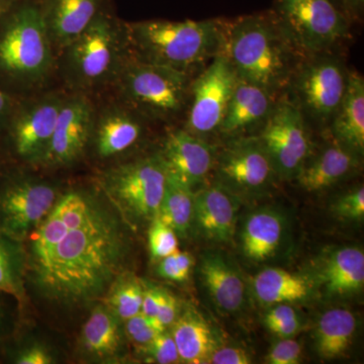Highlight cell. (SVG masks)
Listing matches in <instances>:
<instances>
[{"label": "cell", "mask_w": 364, "mask_h": 364, "mask_svg": "<svg viewBox=\"0 0 364 364\" xmlns=\"http://www.w3.org/2000/svg\"><path fill=\"white\" fill-rule=\"evenodd\" d=\"M26 280L41 298L74 308L105 296L124 272L130 242L124 220L104 196L60 191L54 207L23 242Z\"/></svg>", "instance_id": "cell-1"}, {"label": "cell", "mask_w": 364, "mask_h": 364, "mask_svg": "<svg viewBox=\"0 0 364 364\" xmlns=\"http://www.w3.org/2000/svg\"><path fill=\"white\" fill-rule=\"evenodd\" d=\"M222 54L238 78L279 97L306 58L273 11L227 20Z\"/></svg>", "instance_id": "cell-2"}, {"label": "cell", "mask_w": 364, "mask_h": 364, "mask_svg": "<svg viewBox=\"0 0 364 364\" xmlns=\"http://www.w3.org/2000/svg\"><path fill=\"white\" fill-rule=\"evenodd\" d=\"M56 63L40 1L18 0L0 18V88L18 98L42 92Z\"/></svg>", "instance_id": "cell-3"}, {"label": "cell", "mask_w": 364, "mask_h": 364, "mask_svg": "<svg viewBox=\"0 0 364 364\" xmlns=\"http://www.w3.org/2000/svg\"><path fill=\"white\" fill-rule=\"evenodd\" d=\"M227 20L126 21L132 56L196 76L222 54Z\"/></svg>", "instance_id": "cell-4"}, {"label": "cell", "mask_w": 364, "mask_h": 364, "mask_svg": "<svg viewBox=\"0 0 364 364\" xmlns=\"http://www.w3.org/2000/svg\"><path fill=\"white\" fill-rule=\"evenodd\" d=\"M132 58L126 21L107 7L90 26L57 55L56 73L71 93L112 88Z\"/></svg>", "instance_id": "cell-5"}, {"label": "cell", "mask_w": 364, "mask_h": 364, "mask_svg": "<svg viewBox=\"0 0 364 364\" xmlns=\"http://www.w3.org/2000/svg\"><path fill=\"white\" fill-rule=\"evenodd\" d=\"M193 77L132 56L112 88L117 100L149 123H169L186 114Z\"/></svg>", "instance_id": "cell-6"}, {"label": "cell", "mask_w": 364, "mask_h": 364, "mask_svg": "<svg viewBox=\"0 0 364 364\" xmlns=\"http://www.w3.org/2000/svg\"><path fill=\"white\" fill-rule=\"evenodd\" d=\"M167 172L159 154L117 163L100 172V193L124 222H151L161 205Z\"/></svg>", "instance_id": "cell-7"}, {"label": "cell", "mask_w": 364, "mask_h": 364, "mask_svg": "<svg viewBox=\"0 0 364 364\" xmlns=\"http://www.w3.org/2000/svg\"><path fill=\"white\" fill-rule=\"evenodd\" d=\"M305 57L328 53L349 35V21L332 0H274L272 9Z\"/></svg>", "instance_id": "cell-8"}, {"label": "cell", "mask_w": 364, "mask_h": 364, "mask_svg": "<svg viewBox=\"0 0 364 364\" xmlns=\"http://www.w3.org/2000/svg\"><path fill=\"white\" fill-rule=\"evenodd\" d=\"M66 95L49 91L18 100L2 133L16 159L42 166Z\"/></svg>", "instance_id": "cell-9"}, {"label": "cell", "mask_w": 364, "mask_h": 364, "mask_svg": "<svg viewBox=\"0 0 364 364\" xmlns=\"http://www.w3.org/2000/svg\"><path fill=\"white\" fill-rule=\"evenodd\" d=\"M60 191L52 182L25 173L0 179V231L25 242L54 207Z\"/></svg>", "instance_id": "cell-10"}, {"label": "cell", "mask_w": 364, "mask_h": 364, "mask_svg": "<svg viewBox=\"0 0 364 364\" xmlns=\"http://www.w3.org/2000/svg\"><path fill=\"white\" fill-rule=\"evenodd\" d=\"M237 80L227 57L217 55L191 81L183 129L203 139L220 133Z\"/></svg>", "instance_id": "cell-11"}, {"label": "cell", "mask_w": 364, "mask_h": 364, "mask_svg": "<svg viewBox=\"0 0 364 364\" xmlns=\"http://www.w3.org/2000/svg\"><path fill=\"white\" fill-rule=\"evenodd\" d=\"M349 71L329 53L306 57L291 79L296 105L318 121L335 116L343 100Z\"/></svg>", "instance_id": "cell-12"}, {"label": "cell", "mask_w": 364, "mask_h": 364, "mask_svg": "<svg viewBox=\"0 0 364 364\" xmlns=\"http://www.w3.org/2000/svg\"><path fill=\"white\" fill-rule=\"evenodd\" d=\"M277 176L294 178L310 156L305 117L289 100H279L257 136Z\"/></svg>", "instance_id": "cell-13"}, {"label": "cell", "mask_w": 364, "mask_h": 364, "mask_svg": "<svg viewBox=\"0 0 364 364\" xmlns=\"http://www.w3.org/2000/svg\"><path fill=\"white\" fill-rule=\"evenodd\" d=\"M95 112L97 105L90 95L67 93L42 167H69L85 156L90 146Z\"/></svg>", "instance_id": "cell-14"}, {"label": "cell", "mask_w": 364, "mask_h": 364, "mask_svg": "<svg viewBox=\"0 0 364 364\" xmlns=\"http://www.w3.org/2000/svg\"><path fill=\"white\" fill-rule=\"evenodd\" d=\"M220 184L234 193L263 191L277 176L257 136H236L215 159Z\"/></svg>", "instance_id": "cell-15"}, {"label": "cell", "mask_w": 364, "mask_h": 364, "mask_svg": "<svg viewBox=\"0 0 364 364\" xmlns=\"http://www.w3.org/2000/svg\"><path fill=\"white\" fill-rule=\"evenodd\" d=\"M148 124L119 100L97 107L88 150L102 161L123 157L142 144Z\"/></svg>", "instance_id": "cell-16"}, {"label": "cell", "mask_w": 364, "mask_h": 364, "mask_svg": "<svg viewBox=\"0 0 364 364\" xmlns=\"http://www.w3.org/2000/svg\"><path fill=\"white\" fill-rule=\"evenodd\" d=\"M167 176L193 189L207 178L215 165L214 147L205 139L174 129L167 133L158 151Z\"/></svg>", "instance_id": "cell-17"}, {"label": "cell", "mask_w": 364, "mask_h": 364, "mask_svg": "<svg viewBox=\"0 0 364 364\" xmlns=\"http://www.w3.org/2000/svg\"><path fill=\"white\" fill-rule=\"evenodd\" d=\"M43 20L57 55L105 9V0H42Z\"/></svg>", "instance_id": "cell-18"}, {"label": "cell", "mask_w": 364, "mask_h": 364, "mask_svg": "<svg viewBox=\"0 0 364 364\" xmlns=\"http://www.w3.org/2000/svg\"><path fill=\"white\" fill-rule=\"evenodd\" d=\"M279 100V95L238 78L220 133L241 136L256 129L260 130Z\"/></svg>", "instance_id": "cell-19"}, {"label": "cell", "mask_w": 364, "mask_h": 364, "mask_svg": "<svg viewBox=\"0 0 364 364\" xmlns=\"http://www.w3.org/2000/svg\"><path fill=\"white\" fill-rule=\"evenodd\" d=\"M124 322L100 303L91 311L79 334V349L98 363H117L123 358L127 341Z\"/></svg>", "instance_id": "cell-20"}, {"label": "cell", "mask_w": 364, "mask_h": 364, "mask_svg": "<svg viewBox=\"0 0 364 364\" xmlns=\"http://www.w3.org/2000/svg\"><path fill=\"white\" fill-rule=\"evenodd\" d=\"M237 200L222 184L205 186L193 195V219L208 240L225 243L233 238Z\"/></svg>", "instance_id": "cell-21"}, {"label": "cell", "mask_w": 364, "mask_h": 364, "mask_svg": "<svg viewBox=\"0 0 364 364\" xmlns=\"http://www.w3.org/2000/svg\"><path fill=\"white\" fill-rule=\"evenodd\" d=\"M334 144L326 147L321 154L299 170V186L306 191H324L342 181L358 166L360 155L348 149L335 140Z\"/></svg>", "instance_id": "cell-22"}, {"label": "cell", "mask_w": 364, "mask_h": 364, "mask_svg": "<svg viewBox=\"0 0 364 364\" xmlns=\"http://www.w3.org/2000/svg\"><path fill=\"white\" fill-rule=\"evenodd\" d=\"M332 134L337 142L363 155L364 78L358 72L349 71L346 92L333 117Z\"/></svg>", "instance_id": "cell-23"}, {"label": "cell", "mask_w": 364, "mask_h": 364, "mask_svg": "<svg viewBox=\"0 0 364 364\" xmlns=\"http://www.w3.org/2000/svg\"><path fill=\"white\" fill-rule=\"evenodd\" d=\"M170 328L181 363H208L218 348L217 339L212 327L200 313L188 308L179 313Z\"/></svg>", "instance_id": "cell-24"}, {"label": "cell", "mask_w": 364, "mask_h": 364, "mask_svg": "<svg viewBox=\"0 0 364 364\" xmlns=\"http://www.w3.org/2000/svg\"><path fill=\"white\" fill-rule=\"evenodd\" d=\"M200 272L203 284L218 308L227 313L240 310L245 298L243 280L223 256L215 253L203 256Z\"/></svg>", "instance_id": "cell-25"}, {"label": "cell", "mask_w": 364, "mask_h": 364, "mask_svg": "<svg viewBox=\"0 0 364 364\" xmlns=\"http://www.w3.org/2000/svg\"><path fill=\"white\" fill-rule=\"evenodd\" d=\"M321 279L330 294L358 293L364 284V253L361 249L347 247L335 251L326 260Z\"/></svg>", "instance_id": "cell-26"}, {"label": "cell", "mask_w": 364, "mask_h": 364, "mask_svg": "<svg viewBox=\"0 0 364 364\" xmlns=\"http://www.w3.org/2000/svg\"><path fill=\"white\" fill-rule=\"evenodd\" d=\"M284 232V222L272 210L254 213L242 230L244 255L254 261L267 260L277 252Z\"/></svg>", "instance_id": "cell-27"}, {"label": "cell", "mask_w": 364, "mask_h": 364, "mask_svg": "<svg viewBox=\"0 0 364 364\" xmlns=\"http://www.w3.org/2000/svg\"><path fill=\"white\" fill-rule=\"evenodd\" d=\"M356 330V318L350 311L333 309L318 320L316 329V348L318 355L333 359L343 355L350 346Z\"/></svg>", "instance_id": "cell-28"}, {"label": "cell", "mask_w": 364, "mask_h": 364, "mask_svg": "<svg viewBox=\"0 0 364 364\" xmlns=\"http://www.w3.org/2000/svg\"><path fill=\"white\" fill-rule=\"evenodd\" d=\"M253 289L257 299L267 305L294 303L309 294L306 279L282 268H267L258 273L254 277Z\"/></svg>", "instance_id": "cell-29"}, {"label": "cell", "mask_w": 364, "mask_h": 364, "mask_svg": "<svg viewBox=\"0 0 364 364\" xmlns=\"http://www.w3.org/2000/svg\"><path fill=\"white\" fill-rule=\"evenodd\" d=\"M26 256L23 242L14 240L0 231V293L26 304Z\"/></svg>", "instance_id": "cell-30"}, {"label": "cell", "mask_w": 364, "mask_h": 364, "mask_svg": "<svg viewBox=\"0 0 364 364\" xmlns=\"http://www.w3.org/2000/svg\"><path fill=\"white\" fill-rule=\"evenodd\" d=\"M193 189L167 176L166 188L157 217L176 231L177 236L186 237L193 221Z\"/></svg>", "instance_id": "cell-31"}, {"label": "cell", "mask_w": 364, "mask_h": 364, "mask_svg": "<svg viewBox=\"0 0 364 364\" xmlns=\"http://www.w3.org/2000/svg\"><path fill=\"white\" fill-rule=\"evenodd\" d=\"M144 282L132 272H124L112 280L102 296V303L119 320H128L141 312Z\"/></svg>", "instance_id": "cell-32"}, {"label": "cell", "mask_w": 364, "mask_h": 364, "mask_svg": "<svg viewBox=\"0 0 364 364\" xmlns=\"http://www.w3.org/2000/svg\"><path fill=\"white\" fill-rule=\"evenodd\" d=\"M124 329L127 339L143 352L159 333L166 330L157 318L148 317L141 312L124 321Z\"/></svg>", "instance_id": "cell-33"}, {"label": "cell", "mask_w": 364, "mask_h": 364, "mask_svg": "<svg viewBox=\"0 0 364 364\" xmlns=\"http://www.w3.org/2000/svg\"><path fill=\"white\" fill-rule=\"evenodd\" d=\"M171 227L156 217L150 222L148 245L151 257L159 261L178 250V238Z\"/></svg>", "instance_id": "cell-34"}, {"label": "cell", "mask_w": 364, "mask_h": 364, "mask_svg": "<svg viewBox=\"0 0 364 364\" xmlns=\"http://www.w3.org/2000/svg\"><path fill=\"white\" fill-rule=\"evenodd\" d=\"M147 354L148 360L159 364H173L181 363L178 350L171 333L164 330L159 333L149 346L144 350Z\"/></svg>", "instance_id": "cell-35"}, {"label": "cell", "mask_w": 364, "mask_h": 364, "mask_svg": "<svg viewBox=\"0 0 364 364\" xmlns=\"http://www.w3.org/2000/svg\"><path fill=\"white\" fill-rule=\"evenodd\" d=\"M301 347L291 338H280L273 344L267 356V363L272 364H298L301 363Z\"/></svg>", "instance_id": "cell-36"}, {"label": "cell", "mask_w": 364, "mask_h": 364, "mask_svg": "<svg viewBox=\"0 0 364 364\" xmlns=\"http://www.w3.org/2000/svg\"><path fill=\"white\" fill-rule=\"evenodd\" d=\"M18 364H52L56 363L49 347L40 342H32L16 352L14 359Z\"/></svg>", "instance_id": "cell-37"}, {"label": "cell", "mask_w": 364, "mask_h": 364, "mask_svg": "<svg viewBox=\"0 0 364 364\" xmlns=\"http://www.w3.org/2000/svg\"><path fill=\"white\" fill-rule=\"evenodd\" d=\"M336 213L345 219L359 220L364 217V188L360 186L356 191L347 193L336 203Z\"/></svg>", "instance_id": "cell-38"}, {"label": "cell", "mask_w": 364, "mask_h": 364, "mask_svg": "<svg viewBox=\"0 0 364 364\" xmlns=\"http://www.w3.org/2000/svg\"><path fill=\"white\" fill-rule=\"evenodd\" d=\"M251 356L247 351L238 347H222L213 352L208 363L213 364H250Z\"/></svg>", "instance_id": "cell-39"}, {"label": "cell", "mask_w": 364, "mask_h": 364, "mask_svg": "<svg viewBox=\"0 0 364 364\" xmlns=\"http://www.w3.org/2000/svg\"><path fill=\"white\" fill-rule=\"evenodd\" d=\"M179 313H181V308H179L178 301L173 294L164 289L156 316L158 322L164 327V329H167L176 322Z\"/></svg>", "instance_id": "cell-40"}, {"label": "cell", "mask_w": 364, "mask_h": 364, "mask_svg": "<svg viewBox=\"0 0 364 364\" xmlns=\"http://www.w3.org/2000/svg\"><path fill=\"white\" fill-rule=\"evenodd\" d=\"M164 294V289L144 282V294L141 313L150 318H156L158 309Z\"/></svg>", "instance_id": "cell-41"}, {"label": "cell", "mask_w": 364, "mask_h": 364, "mask_svg": "<svg viewBox=\"0 0 364 364\" xmlns=\"http://www.w3.org/2000/svg\"><path fill=\"white\" fill-rule=\"evenodd\" d=\"M296 318H299L298 314L294 308L289 305H284V304H279L267 314L264 323L268 329H270V328L284 324Z\"/></svg>", "instance_id": "cell-42"}, {"label": "cell", "mask_w": 364, "mask_h": 364, "mask_svg": "<svg viewBox=\"0 0 364 364\" xmlns=\"http://www.w3.org/2000/svg\"><path fill=\"white\" fill-rule=\"evenodd\" d=\"M157 272L163 279L171 280V282H182L186 280L179 269L174 254L159 260Z\"/></svg>", "instance_id": "cell-43"}, {"label": "cell", "mask_w": 364, "mask_h": 364, "mask_svg": "<svg viewBox=\"0 0 364 364\" xmlns=\"http://www.w3.org/2000/svg\"><path fill=\"white\" fill-rule=\"evenodd\" d=\"M21 98L14 97L0 88V136L4 133L11 114Z\"/></svg>", "instance_id": "cell-44"}, {"label": "cell", "mask_w": 364, "mask_h": 364, "mask_svg": "<svg viewBox=\"0 0 364 364\" xmlns=\"http://www.w3.org/2000/svg\"><path fill=\"white\" fill-rule=\"evenodd\" d=\"M337 0H335L336 4ZM341 4V11L348 21L359 20L363 16L364 0H339Z\"/></svg>", "instance_id": "cell-45"}, {"label": "cell", "mask_w": 364, "mask_h": 364, "mask_svg": "<svg viewBox=\"0 0 364 364\" xmlns=\"http://www.w3.org/2000/svg\"><path fill=\"white\" fill-rule=\"evenodd\" d=\"M269 330L279 338H291L301 330V322L299 318H296L284 324L270 328Z\"/></svg>", "instance_id": "cell-46"}, {"label": "cell", "mask_w": 364, "mask_h": 364, "mask_svg": "<svg viewBox=\"0 0 364 364\" xmlns=\"http://www.w3.org/2000/svg\"><path fill=\"white\" fill-rule=\"evenodd\" d=\"M173 254L182 275H183L184 279L188 280L191 268L195 264V259H193V255L191 253L186 252V251H181L179 249Z\"/></svg>", "instance_id": "cell-47"}, {"label": "cell", "mask_w": 364, "mask_h": 364, "mask_svg": "<svg viewBox=\"0 0 364 364\" xmlns=\"http://www.w3.org/2000/svg\"><path fill=\"white\" fill-rule=\"evenodd\" d=\"M18 0H0V18L14 6Z\"/></svg>", "instance_id": "cell-48"}, {"label": "cell", "mask_w": 364, "mask_h": 364, "mask_svg": "<svg viewBox=\"0 0 364 364\" xmlns=\"http://www.w3.org/2000/svg\"><path fill=\"white\" fill-rule=\"evenodd\" d=\"M2 323H4V311H2L1 306H0V330H1Z\"/></svg>", "instance_id": "cell-49"}, {"label": "cell", "mask_w": 364, "mask_h": 364, "mask_svg": "<svg viewBox=\"0 0 364 364\" xmlns=\"http://www.w3.org/2000/svg\"><path fill=\"white\" fill-rule=\"evenodd\" d=\"M332 1L334 2V4H335V0H332Z\"/></svg>", "instance_id": "cell-50"}]
</instances>
